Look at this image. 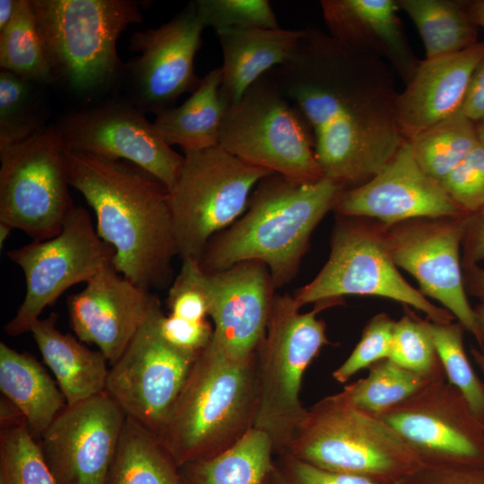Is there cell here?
Masks as SVG:
<instances>
[{
    "label": "cell",
    "mask_w": 484,
    "mask_h": 484,
    "mask_svg": "<svg viewBox=\"0 0 484 484\" xmlns=\"http://www.w3.org/2000/svg\"><path fill=\"white\" fill-rule=\"evenodd\" d=\"M167 304L171 315L189 320H206L210 313L207 273L193 258L182 259L180 271L170 284Z\"/></svg>",
    "instance_id": "obj_39"
},
{
    "label": "cell",
    "mask_w": 484,
    "mask_h": 484,
    "mask_svg": "<svg viewBox=\"0 0 484 484\" xmlns=\"http://www.w3.org/2000/svg\"><path fill=\"white\" fill-rule=\"evenodd\" d=\"M367 369L366 377L346 385L338 395L374 416L404 401L428 384L444 379L406 369L390 359L379 360Z\"/></svg>",
    "instance_id": "obj_33"
},
{
    "label": "cell",
    "mask_w": 484,
    "mask_h": 484,
    "mask_svg": "<svg viewBox=\"0 0 484 484\" xmlns=\"http://www.w3.org/2000/svg\"><path fill=\"white\" fill-rule=\"evenodd\" d=\"M404 484H484V465L423 466Z\"/></svg>",
    "instance_id": "obj_44"
},
{
    "label": "cell",
    "mask_w": 484,
    "mask_h": 484,
    "mask_svg": "<svg viewBox=\"0 0 484 484\" xmlns=\"http://www.w3.org/2000/svg\"><path fill=\"white\" fill-rule=\"evenodd\" d=\"M466 293L484 303V268L478 265L462 269Z\"/></svg>",
    "instance_id": "obj_47"
},
{
    "label": "cell",
    "mask_w": 484,
    "mask_h": 484,
    "mask_svg": "<svg viewBox=\"0 0 484 484\" xmlns=\"http://www.w3.org/2000/svg\"><path fill=\"white\" fill-rule=\"evenodd\" d=\"M198 14L204 27L216 30L229 28L280 29L266 0H198Z\"/></svg>",
    "instance_id": "obj_38"
},
{
    "label": "cell",
    "mask_w": 484,
    "mask_h": 484,
    "mask_svg": "<svg viewBox=\"0 0 484 484\" xmlns=\"http://www.w3.org/2000/svg\"><path fill=\"white\" fill-rule=\"evenodd\" d=\"M13 229L5 223L0 222V247L3 248L7 238L10 236Z\"/></svg>",
    "instance_id": "obj_52"
},
{
    "label": "cell",
    "mask_w": 484,
    "mask_h": 484,
    "mask_svg": "<svg viewBox=\"0 0 484 484\" xmlns=\"http://www.w3.org/2000/svg\"><path fill=\"white\" fill-rule=\"evenodd\" d=\"M178 468L159 436L126 417L107 484H180Z\"/></svg>",
    "instance_id": "obj_29"
},
{
    "label": "cell",
    "mask_w": 484,
    "mask_h": 484,
    "mask_svg": "<svg viewBox=\"0 0 484 484\" xmlns=\"http://www.w3.org/2000/svg\"><path fill=\"white\" fill-rule=\"evenodd\" d=\"M37 84L0 71V141H23L43 130Z\"/></svg>",
    "instance_id": "obj_36"
},
{
    "label": "cell",
    "mask_w": 484,
    "mask_h": 484,
    "mask_svg": "<svg viewBox=\"0 0 484 484\" xmlns=\"http://www.w3.org/2000/svg\"><path fill=\"white\" fill-rule=\"evenodd\" d=\"M207 279L212 341L232 358L254 356L264 337L275 297L267 267L246 261L207 273Z\"/></svg>",
    "instance_id": "obj_21"
},
{
    "label": "cell",
    "mask_w": 484,
    "mask_h": 484,
    "mask_svg": "<svg viewBox=\"0 0 484 484\" xmlns=\"http://www.w3.org/2000/svg\"><path fill=\"white\" fill-rule=\"evenodd\" d=\"M416 26L426 59L460 52L476 42V24L458 2L449 0H398Z\"/></svg>",
    "instance_id": "obj_30"
},
{
    "label": "cell",
    "mask_w": 484,
    "mask_h": 484,
    "mask_svg": "<svg viewBox=\"0 0 484 484\" xmlns=\"http://www.w3.org/2000/svg\"><path fill=\"white\" fill-rule=\"evenodd\" d=\"M461 111L473 123L484 122V56L473 72Z\"/></svg>",
    "instance_id": "obj_46"
},
{
    "label": "cell",
    "mask_w": 484,
    "mask_h": 484,
    "mask_svg": "<svg viewBox=\"0 0 484 484\" xmlns=\"http://www.w3.org/2000/svg\"><path fill=\"white\" fill-rule=\"evenodd\" d=\"M67 167L69 185L92 208L98 235L114 250L117 271L149 291L170 285L178 254L167 187L125 160L67 151Z\"/></svg>",
    "instance_id": "obj_2"
},
{
    "label": "cell",
    "mask_w": 484,
    "mask_h": 484,
    "mask_svg": "<svg viewBox=\"0 0 484 484\" xmlns=\"http://www.w3.org/2000/svg\"><path fill=\"white\" fill-rule=\"evenodd\" d=\"M405 481L397 483L404 484ZM267 484H377L360 477L314 466L289 453L273 455Z\"/></svg>",
    "instance_id": "obj_42"
},
{
    "label": "cell",
    "mask_w": 484,
    "mask_h": 484,
    "mask_svg": "<svg viewBox=\"0 0 484 484\" xmlns=\"http://www.w3.org/2000/svg\"><path fill=\"white\" fill-rule=\"evenodd\" d=\"M0 67L39 85L55 82L31 0H17L12 20L0 31Z\"/></svg>",
    "instance_id": "obj_32"
},
{
    "label": "cell",
    "mask_w": 484,
    "mask_h": 484,
    "mask_svg": "<svg viewBox=\"0 0 484 484\" xmlns=\"http://www.w3.org/2000/svg\"><path fill=\"white\" fill-rule=\"evenodd\" d=\"M467 215L383 224V232L394 264L412 275L420 292L438 301L477 341L473 307L467 298L462 266Z\"/></svg>",
    "instance_id": "obj_15"
},
{
    "label": "cell",
    "mask_w": 484,
    "mask_h": 484,
    "mask_svg": "<svg viewBox=\"0 0 484 484\" xmlns=\"http://www.w3.org/2000/svg\"><path fill=\"white\" fill-rule=\"evenodd\" d=\"M284 453L377 484L405 481L424 466L380 418L353 407L338 393L307 408Z\"/></svg>",
    "instance_id": "obj_5"
},
{
    "label": "cell",
    "mask_w": 484,
    "mask_h": 484,
    "mask_svg": "<svg viewBox=\"0 0 484 484\" xmlns=\"http://www.w3.org/2000/svg\"><path fill=\"white\" fill-rule=\"evenodd\" d=\"M393 71L380 57L307 28L269 72L309 125L324 177L343 191L369 180L408 141L397 122Z\"/></svg>",
    "instance_id": "obj_1"
},
{
    "label": "cell",
    "mask_w": 484,
    "mask_h": 484,
    "mask_svg": "<svg viewBox=\"0 0 484 484\" xmlns=\"http://www.w3.org/2000/svg\"><path fill=\"white\" fill-rule=\"evenodd\" d=\"M476 127L479 142L484 145V122L480 123Z\"/></svg>",
    "instance_id": "obj_53"
},
{
    "label": "cell",
    "mask_w": 484,
    "mask_h": 484,
    "mask_svg": "<svg viewBox=\"0 0 484 484\" xmlns=\"http://www.w3.org/2000/svg\"><path fill=\"white\" fill-rule=\"evenodd\" d=\"M424 466L484 465V424L446 378L380 415Z\"/></svg>",
    "instance_id": "obj_14"
},
{
    "label": "cell",
    "mask_w": 484,
    "mask_h": 484,
    "mask_svg": "<svg viewBox=\"0 0 484 484\" xmlns=\"http://www.w3.org/2000/svg\"><path fill=\"white\" fill-rule=\"evenodd\" d=\"M329 34L385 60L407 83L418 65L404 37L394 0H324Z\"/></svg>",
    "instance_id": "obj_23"
},
{
    "label": "cell",
    "mask_w": 484,
    "mask_h": 484,
    "mask_svg": "<svg viewBox=\"0 0 484 484\" xmlns=\"http://www.w3.org/2000/svg\"><path fill=\"white\" fill-rule=\"evenodd\" d=\"M221 75V67L211 70L182 105L156 115L154 127L169 146L178 145L186 152L219 145L227 108L220 92Z\"/></svg>",
    "instance_id": "obj_27"
},
{
    "label": "cell",
    "mask_w": 484,
    "mask_h": 484,
    "mask_svg": "<svg viewBox=\"0 0 484 484\" xmlns=\"http://www.w3.org/2000/svg\"><path fill=\"white\" fill-rule=\"evenodd\" d=\"M471 354L473 360L475 361V363L478 365V367H480V369L484 375V348L478 349V348L471 347Z\"/></svg>",
    "instance_id": "obj_51"
},
{
    "label": "cell",
    "mask_w": 484,
    "mask_h": 484,
    "mask_svg": "<svg viewBox=\"0 0 484 484\" xmlns=\"http://www.w3.org/2000/svg\"><path fill=\"white\" fill-rule=\"evenodd\" d=\"M340 302L315 304L301 312L293 296L275 295L263 341L255 351L257 411L254 428L272 441L274 454L286 452L307 408L300 401L303 375L330 343L317 314Z\"/></svg>",
    "instance_id": "obj_7"
},
{
    "label": "cell",
    "mask_w": 484,
    "mask_h": 484,
    "mask_svg": "<svg viewBox=\"0 0 484 484\" xmlns=\"http://www.w3.org/2000/svg\"><path fill=\"white\" fill-rule=\"evenodd\" d=\"M452 200L466 214L484 208V145L480 142L441 182Z\"/></svg>",
    "instance_id": "obj_41"
},
{
    "label": "cell",
    "mask_w": 484,
    "mask_h": 484,
    "mask_svg": "<svg viewBox=\"0 0 484 484\" xmlns=\"http://www.w3.org/2000/svg\"><path fill=\"white\" fill-rule=\"evenodd\" d=\"M130 101H111L66 114L55 125L67 151L131 162L173 186L184 161Z\"/></svg>",
    "instance_id": "obj_16"
},
{
    "label": "cell",
    "mask_w": 484,
    "mask_h": 484,
    "mask_svg": "<svg viewBox=\"0 0 484 484\" xmlns=\"http://www.w3.org/2000/svg\"><path fill=\"white\" fill-rule=\"evenodd\" d=\"M273 455L268 436L253 428L224 452L180 465V484H265Z\"/></svg>",
    "instance_id": "obj_28"
},
{
    "label": "cell",
    "mask_w": 484,
    "mask_h": 484,
    "mask_svg": "<svg viewBox=\"0 0 484 484\" xmlns=\"http://www.w3.org/2000/svg\"><path fill=\"white\" fill-rule=\"evenodd\" d=\"M0 484H56L26 420L0 427Z\"/></svg>",
    "instance_id": "obj_35"
},
{
    "label": "cell",
    "mask_w": 484,
    "mask_h": 484,
    "mask_svg": "<svg viewBox=\"0 0 484 484\" xmlns=\"http://www.w3.org/2000/svg\"><path fill=\"white\" fill-rule=\"evenodd\" d=\"M329 257L315 277L294 298L306 304L341 302L344 296H376L395 300L424 313L434 323L454 316L436 306L400 273L387 250L383 224L373 220L336 215Z\"/></svg>",
    "instance_id": "obj_10"
},
{
    "label": "cell",
    "mask_w": 484,
    "mask_h": 484,
    "mask_svg": "<svg viewBox=\"0 0 484 484\" xmlns=\"http://www.w3.org/2000/svg\"><path fill=\"white\" fill-rule=\"evenodd\" d=\"M333 211L336 215L366 218L384 225L466 214L442 184L419 167L410 141L369 180L342 191Z\"/></svg>",
    "instance_id": "obj_19"
},
{
    "label": "cell",
    "mask_w": 484,
    "mask_h": 484,
    "mask_svg": "<svg viewBox=\"0 0 484 484\" xmlns=\"http://www.w3.org/2000/svg\"><path fill=\"white\" fill-rule=\"evenodd\" d=\"M469 13L474 23L484 28V1L471 4Z\"/></svg>",
    "instance_id": "obj_50"
},
{
    "label": "cell",
    "mask_w": 484,
    "mask_h": 484,
    "mask_svg": "<svg viewBox=\"0 0 484 484\" xmlns=\"http://www.w3.org/2000/svg\"><path fill=\"white\" fill-rule=\"evenodd\" d=\"M304 33L281 28L216 30L223 56L220 92L226 106L238 102L251 85L281 65Z\"/></svg>",
    "instance_id": "obj_24"
},
{
    "label": "cell",
    "mask_w": 484,
    "mask_h": 484,
    "mask_svg": "<svg viewBox=\"0 0 484 484\" xmlns=\"http://www.w3.org/2000/svg\"><path fill=\"white\" fill-rule=\"evenodd\" d=\"M265 484H267V483L265 482Z\"/></svg>",
    "instance_id": "obj_54"
},
{
    "label": "cell",
    "mask_w": 484,
    "mask_h": 484,
    "mask_svg": "<svg viewBox=\"0 0 484 484\" xmlns=\"http://www.w3.org/2000/svg\"><path fill=\"white\" fill-rule=\"evenodd\" d=\"M114 255L98 235L89 212L75 205L56 236L9 250L6 255L23 272L26 291L5 333L16 336L30 332L47 307L70 287L86 283L113 264Z\"/></svg>",
    "instance_id": "obj_12"
},
{
    "label": "cell",
    "mask_w": 484,
    "mask_h": 484,
    "mask_svg": "<svg viewBox=\"0 0 484 484\" xmlns=\"http://www.w3.org/2000/svg\"><path fill=\"white\" fill-rule=\"evenodd\" d=\"M55 82L90 95L125 70L117 41L130 24L143 22L132 0H31Z\"/></svg>",
    "instance_id": "obj_6"
},
{
    "label": "cell",
    "mask_w": 484,
    "mask_h": 484,
    "mask_svg": "<svg viewBox=\"0 0 484 484\" xmlns=\"http://www.w3.org/2000/svg\"><path fill=\"white\" fill-rule=\"evenodd\" d=\"M17 0H1L0 1V31L3 30L12 20Z\"/></svg>",
    "instance_id": "obj_48"
},
{
    "label": "cell",
    "mask_w": 484,
    "mask_h": 484,
    "mask_svg": "<svg viewBox=\"0 0 484 484\" xmlns=\"http://www.w3.org/2000/svg\"><path fill=\"white\" fill-rule=\"evenodd\" d=\"M473 312L478 333L477 341L484 348V303L475 306Z\"/></svg>",
    "instance_id": "obj_49"
},
{
    "label": "cell",
    "mask_w": 484,
    "mask_h": 484,
    "mask_svg": "<svg viewBox=\"0 0 484 484\" xmlns=\"http://www.w3.org/2000/svg\"><path fill=\"white\" fill-rule=\"evenodd\" d=\"M272 174L220 145L186 151L177 177L169 190L181 260L199 262L210 240L242 216L257 184Z\"/></svg>",
    "instance_id": "obj_9"
},
{
    "label": "cell",
    "mask_w": 484,
    "mask_h": 484,
    "mask_svg": "<svg viewBox=\"0 0 484 484\" xmlns=\"http://www.w3.org/2000/svg\"><path fill=\"white\" fill-rule=\"evenodd\" d=\"M219 145L250 165L298 182L324 177L309 125L269 73L227 106Z\"/></svg>",
    "instance_id": "obj_8"
},
{
    "label": "cell",
    "mask_w": 484,
    "mask_h": 484,
    "mask_svg": "<svg viewBox=\"0 0 484 484\" xmlns=\"http://www.w3.org/2000/svg\"><path fill=\"white\" fill-rule=\"evenodd\" d=\"M395 321L386 313H378L371 317L352 352L333 372V378L339 383H346L359 371L389 359Z\"/></svg>",
    "instance_id": "obj_40"
},
{
    "label": "cell",
    "mask_w": 484,
    "mask_h": 484,
    "mask_svg": "<svg viewBox=\"0 0 484 484\" xmlns=\"http://www.w3.org/2000/svg\"><path fill=\"white\" fill-rule=\"evenodd\" d=\"M204 28L193 1L159 28L134 33L129 49L141 55L125 65L127 100L145 114L158 115L181 95L194 91L202 79L194 73V60Z\"/></svg>",
    "instance_id": "obj_17"
},
{
    "label": "cell",
    "mask_w": 484,
    "mask_h": 484,
    "mask_svg": "<svg viewBox=\"0 0 484 484\" xmlns=\"http://www.w3.org/2000/svg\"><path fill=\"white\" fill-rule=\"evenodd\" d=\"M0 389L22 413L36 437H40L67 406L59 386L28 353L0 342Z\"/></svg>",
    "instance_id": "obj_26"
},
{
    "label": "cell",
    "mask_w": 484,
    "mask_h": 484,
    "mask_svg": "<svg viewBox=\"0 0 484 484\" xmlns=\"http://www.w3.org/2000/svg\"><path fill=\"white\" fill-rule=\"evenodd\" d=\"M409 141L419 167L440 183L479 143L477 127L461 110Z\"/></svg>",
    "instance_id": "obj_31"
},
{
    "label": "cell",
    "mask_w": 484,
    "mask_h": 484,
    "mask_svg": "<svg viewBox=\"0 0 484 484\" xmlns=\"http://www.w3.org/2000/svg\"><path fill=\"white\" fill-rule=\"evenodd\" d=\"M343 190L329 178L298 182L273 173L253 191L246 212L215 235L199 264L206 273L237 264H264L275 288L297 274L310 237L326 213L333 210Z\"/></svg>",
    "instance_id": "obj_3"
},
{
    "label": "cell",
    "mask_w": 484,
    "mask_h": 484,
    "mask_svg": "<svg viewBox=\"0 0 484 484\" xmlns=\"http://www.w3.org/2000/svg\"><path fill=\"white\" fill-rule=\"evenodd\" d=\"M159 303L151 291L133 283L109 264L82 291L69 296L67 311L76 337L96 345L113 365Z\"/></svg>",
    "instance_id": "obj_20"
},
{
    "label": "cell",
    "mask_w": 484,
    "mask_h": 484,
    "mask_svg": "<svg viewBox=\"0 0 484 484\" xmlns=\"http://www.w3.org/2000/svg\"><path fill=\"white\" fill-rule=\"evenodd\" d=\"M438 354L445 377L463 395L484 424V382L474 371L463 346L465 328L456 321L440 324L422 319Z\"/></svg>",
    "instance_id": "obj_34"
},
{
    "label": "cell",
    "mask_w": 484,
    "mask_h": 484,
    "mask_svg": "<svg viewBox=\"0 0 484 484\" xmlns=\"http://www.w3.org/2000/svg\"><path fill=\"white\" fill-rule=\"evenodd\" d=\"M395 321L389 359L397 365L436 378H446L436 347L424 327L422 318L410 307Z\"/></svg>",
    "instance_id": "obj_37"
},
{
    "label": "cell",
    "mask_w": 484,
    "mask_h": 484,
    "mask_svg": "<svg viewBox=\"0 0 484 484\" xmlns=\"http://www.w3.org/2000/svg\"><path fill=\"white\" fill-rule=\"evenodd\" d=\"M159 329L170 344L194 354H200L209 345L213 334V326L207 319L189 321L163 313L159 318Z\"/></svg>",
    "instance_id": "obj_43"
},
{
    "label": "cell",
    "mask_w": 484,
    "mask_h": 484,
    "mask_svg": "<svg viewBox=\"0 0 484 484\" xmlns=\"http://www.w3.org/2000/svg\"><path fill=\"white\" fill-rule=\"evenodd\" d=\"M255 354L227 355L212 341L198 355L159 434L178 466L219 454L254 428Z\"/></svg>",
    "instance_id": "obj_4"
},
{
    "label": "cell",
    "mask_w": 484,
    "mask_h": 484,
    "mask_svg": "<svg viewBox=\"0 0 484 484\" xmlns=\"http://www.w3.org/2000/svg\"><path fill=\"white\" fill-rule=\"evenodd\" d=\"M462 251V269L484 260V208L467 215Z\"/></svg>",
    "instance_id": "obj_45"
},
{
    "label": "cell",
    "mask_w": 484,
    "mask_h": 484,
    "mask_svg": "<svg viewBox=\"0 0 484 484\" xmlns=\"http://www.w3.org/2000/svg\"><path fill=\"white\" fill-rule=\"evenodd\" d=\"M162 313L159 303L111 365L106 386L127 418L157 436L199 355L179 350L163 338L159 329Z\"/></svg>",
    "instance_id": "obj_13"
},
{
    "label": "cell",
    "mask_w": 484,
    "mask_h": 484,
    "mask_svg": "<svg viewBox=\"0 0 484 484\" xmlns=\"http://www.w3.org/2000/svg\"><path fill=\"white\" fill-rule=\"evenodd\" d=\"M483 56L484 42H477L460 52L419 63L396 103L397 122L406 140L461 110Z\"/></svg>",
    "instance_id": "obj_22"
},
{
    "label": "cell",
    "mask_w": 484,
    "mask_h": 484,
    "mask_svg": "<svg viewBox=\"0 0 484 484\" xmlns=\"http://www.w3.org/2000/svg\"><path fill=\"white\" fill-rule=\"evenodd\" d=\"M57 315L38 319L31 333L47 366L53 372L67 405H73L106 391L108 362L100 350L56 327Z\"/></svg>",
    "instance_id": "obj_25"
},
{
    "label": "cell",
    "mask_w": 484,
    "mask_h": 484,
    "mask_svg": "<svg viewBox=\"0 0 484 484\" xmlns=\"http://www.w3.org/2000/svg\"><path fill=\"white\" fill-rule=\"evenodd\" d=\"M126 415L105 391L67 405L39 437L56 484H107Z\"/></svg>",
    "instance_id": "obj_18"
},
{
    "label": "cell",
    "mask_w": 484,
    "mask_h": 484,
    "mask_svg": "<svg viewBox=\"0 0 484 484\" xmlns=\"http://www.w3.org/2000/svg\"><path fill=\"white\" fill-rule=\"evenodd\" d=\"M0 222L33 241L56 236L74 207L67 150L55 126L23 141H0Z\"/></svg>",
    "instance_id": "obj_11"
}]
</instances>
